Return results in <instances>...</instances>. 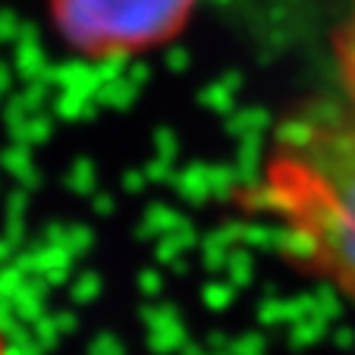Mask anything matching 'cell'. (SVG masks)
I'll use <instances>...</instances> for the list:
<instances>
[{
    "label": "cell",
    "instance_id": "cell-1",
    "mask_svg": "<svg viewBox=\"0 0 355 355\" xmlns=\"http://www.w3.org/2000/svg\"><path fill=\"white\" fill-rule=\"evenodd\" d=\"M245 208L283 258L355 309V0L330 35V79L277 123Z\"/></svg>",
    "mask_w": 355,
    "mask_h": 355
},
{
    "label": "cell",
    "instance_id": "cell-2",
    "mask_svg": "<svg viewBox=\"0 0 355 355\" xmlns=\"http://www.w3.org/2000/svg\"><path fill=\"white\" fill-rule=\"evenodd\" d=\"M198 0H47L57 38L85 60H123L167 47Z\"/></svg>",
    "mask_w": 355,
    "mask_h": 355
}]
</instances>
